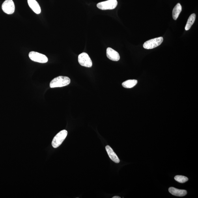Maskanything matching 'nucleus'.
<instances>
[{"mask_svg": "<svg viewBox=\"0 0 198 198\" xmlns=\"http://www.w3.org/2000/svg\"><path fill=\"white\" fill-rule=\"evenodd\" d=\"M30 59L34 62L40 63H46L48 61L46 55L35 51H31L29 54Z\"/></svg>", "mask_w": 198, "mask_h": 198, "instance_id": "nucleus-4", "label": "nucleus"}, {"mask_svg": "<svg viewBox=\"0 0 198 198\" xmlns=\"http://www.w3.org/2000/svg\"><path fill=\"white\" fill-rule=\"evenodd\" d=\"M112 198H121V197L118 196H115L112 197Z\"/></svg>", "mask_w": 198, "mask_h": 198, "instance_id": "nucleus-16", "label": "nucleus"}, {"mask_svg": "<svg viewBox=\"0 0 198 198\" xmlns=\"http://www.w3.org/2000/svg\"><path fill=\"white\" fill-rule=\"evenodd\" d=\"M174 179L180 183H184L188 181L189 179L188 178L184 176L176 175L174 177Z\"/></svg>", "mask_w": 198, "mask_h": 198, "instance_id": "nucleus-15", "label": "nucleus"}, {"mask_svg": "<svg viewBox=\"0 0 198 198\" xmlns=\"http://www.w3.org/2000/svg\"><path fill=\"white\" fill-rule=\"evenodd\" d=\"M70 80L69 77L59 76L54 79L50 84V88L60 87L65 86L70 84Z\"/></svg>", "mask_w": 198, "mask_h": 198, "instance_id": "nucleus-1", "label": "nucleus"}, {"mask_svg": "<svg viewBox=\"0 0 198 198\" xmlns=\"http://www.w3.org/2000/svg\"><path fill=\"white\" fill-rule=\"evenodd\" d=\"M107 56L109 59L113 61H117L120 59L119 53L110 47L107 49Z\"/></svg>", "mask_w": 198, "mask_h": 198, "instance_id": "nucleus-8", "label": "nucleus"}, {"mask_svg": "<svg viewBox=\"0 0 198 198\" xmlns=\"http://www.w3.org/2000/svg\"><path fill=\"white\" fill-rule=\"evenodd\" d=\"M68 134L67 131L62 130L55 135L53 140L52 145L55 148L59 147L65 139Z\"/></svg>", "mask_w": 198, "mask_h": 198, "instance_id": "nucleus-2", "label": "nucleus"}, {"mask_svg": "<svg viewBox=\"0 0 198 198\" xmlns=\"http://www.w3.org/2000/svg\"><path fill=\"white\" fill-rule=\"evenodd\" d=\"M182 7L180 3L176 4L173 11V18L174 20H176L181 12Z\"/></svg>", "mask_w": 198, "mask_h": 198, "instance_id": "nucleus-12", "label": "nucleus"}, {"mask_svg": "<svg viewBox=\"0 0 198 198\" xmlns=\"http://www.w3.org/2000/svg\"><path fill=\"white\" fill-rule=\"evenodd\" d=\"M78 62L82 66L90 68L92 65V61L89 55L86 53H83L78 56Z\"/></svg>", "mask_w": 198, "mask_h": 198, "instance_id": "nucleus-6", "label": "nucleus"}, {"mask_svg": "<svg viewBox=\"0 0 198 198\" xmlns=\"http://www.w3.org/2000/svg\"><path fill=\"white\" fill-rule=\"evenodd\" d=\"M106 150L110 158L115 163H118L120 162V160L117 154L114 152L112 148L109 145L106 146Z\"/></svg>", "mask_w": 198, "mask_h": 198, "instance_id": "nucleus-10", "label": "nucleus"}, {"mask_svg": "<svg viewBox=\"0 0 198 198\" xmlns=\"http://www.w3.org/2000/svg\"><path fill=\"white\" fill-rule=\"evenodd\" d=\"M196 18V15L195 13L191 14L188 19L187 21L185 29L186 31H188L190 29L192 25L194 23Z\"/></svg>", "mask_w": 198, "mask_h": 198, "instance_id": "nucleus-14", "label": "nucleus"}, {"mask_svg": "<svg viewBox=\"0 0 198 198\" xmlns=\"http://www.w3.org/2000/svg\"><path fill=\"white\" fill-rule=\"evenodd\" d=\"M169 192L172 195L176 196L182 197L186 195L187 191L186 190L179 189L174 187H170L169 189Z\"/></svg>", "mask_w": 198, "mask_h": 198, "instance_id": "nucleus-11", "label": "nucleus"}, {"mask_svg": "<svg viewBox=\"0 0 198 198\" xmlns=\"http://www.w3.org/2000/svg\"><path fill=\"white\" fill-rule=\"evenodd\" d=\"M3 11L8 14H11L14 13L15 6L13 0H6L2 6Z\"/></svg>", "mask_w": 198, "mask_h": 198, "instance_id": "nucleus-7", "label": "nucleus"}, {"mask_svg": "<svg viewBox=\"0 0 198 198\" xmlns=\"http://www.w3.org/2000/svg\"><path fill=\"white\" fill-rule=\"evenodd\" d=\"M138 81L136 80H129L124 82L122 85L124 88L130 89L135 86L137 84Z\"/></svg>", "mask_w": 198, "mask_h": 198, "instance_id": "nucleus-13", "label": "nucleus"}, {"mask_svg": "<svg viewBox=\"0 0 198 198\" xmlns=\"http://www.w3.org/2000/svg\"><path fill=\"white\" fill-rule=\"evenodd\" d=\"M28 3L30 8L33 11L37 14H39L41 12V10L39 4L36 0H28Z\"/></svg>", "mask_w": 198, "mask_h": 198, "instance_id": "nucleus-9", "label": "nucleus"}, {"mask_svg": "<svg viewBox=\"0 0 198 198\" xmlns=\"http://www.w3.org/2000/svg\"><path fill=\"white\" fill-rule=\"evenodd\" d=\"M163 41L162 37H160L150 39L144 43L143 47L146 49H151L160 46Z\"/></svg>", "mask_w": 198, "mask_h": 198, "instance_id": "nucleus-5", "label": "nucleus"}, {"mask_svg": "<svg viewBox=\"0 0 198 198\" xmlns=\"http://www.w3.org/2000/svg\"><path fill=\"white\" fill-rule=\"evenodd\" d=\"M117 5V0H108L97 4V7L102 10L115 9Z\"/></svg>", "mask_w": 198, "mask_h": 198, "instance_id": "nucleus-3", "label": "nucleus"}]
</instances>
